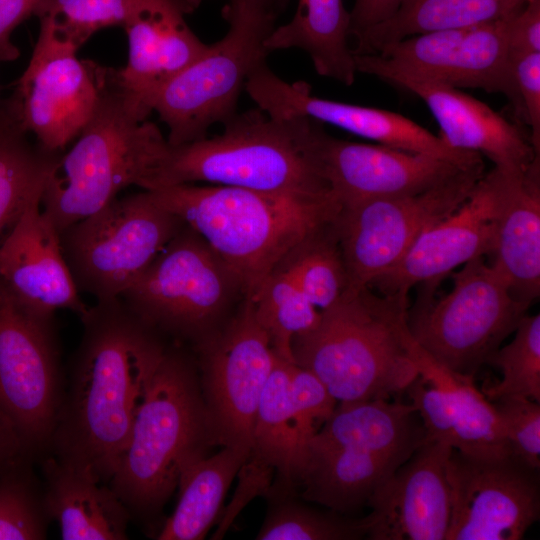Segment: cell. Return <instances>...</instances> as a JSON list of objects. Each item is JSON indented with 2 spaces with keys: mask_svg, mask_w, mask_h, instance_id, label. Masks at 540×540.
Returning <instances> with one entry per match:
<instances>
[{
  "mask_svg": "<svg viewBox=\"0 0 540 540\" xmlns=\"http://www.w3.org/2000/svg\"><path fill=\"white\" fill-rule=\"evenodd\" d=\"M227 5L246 8L277 19L289 0H225Z\"/></svg>",
  "mask_w": 540,
  "mask_h": 540,
  "instance_id": "bcb514c9",
  "label": "cell"
},
{
  "mask_svg": "<svg viewBox=\"0 0 540 540\" xmlns=\"http://www.w3.org/2000/svg\"><path fill=\"white\" fill-rule=\"evenodd\" d=\"M276 355L266 381L248 456L237 475L239 484L226 512L234 517L253 497L293 495L294 477L305 446L289 398V364Z\"/></svg>",
  "mask_w": 540,
  "mask_h": 540,
  "instance_id": "44dd1931",
  "label": "cell"
},
{
  "mask_svg": "<svg viewBox=\"0 0 540 540\" xmlns=\"http://www.w3.org/2000/svg\"><path fill=\"white\" fill-rule=\"evenodd\" d=\"M452 446L424 443L373 492L372 540H446L451 516L446 465Z\"/></svg>",
  "mask_w": 540,
  "mask_h": 540,
  "instance_id": "ac0fdd59",
  "label": "cell"
},
{
  "mask_svg": "<svg viewBox=\"0 0 540 540\" xmlns=\"http://www.w3.org/2000/svg\"><path fill=\"white\" fill-rule=\"evenodd\" d=\"M153 111L121 86L110 69L96 109L68 151H63L41 197V207L60 233L97 212L120 191L148 189L168 142Z\"/></svg>",
  "mask_w": 540,
  "mask_h": 540,
  "instance_id": "277c9868",
  "label": "cell"
},
{
  "mask_svg": "<svg viewBox=\"0 0 540 540\" xmlns=\"http://www.w3.org/2000/svg\"><path fill=\"white\" fill-rule=\"evenodd\" d=\"M195 348L215 444L249 453L262 391L276 359L251 299L245 297L230 318Z\"/></svg>",
  "mask_w": 540,
  "mask_h": 540,
  "instance_id": "4fadbf2b",
  "label": "cell"
},
{
  "mask_svg": "<svg viewBox=\"0 0 540 540\" xmlns=\"http://www.w3.org/2000/svg\"><path fill=\"white\" fill-rule=\"evenodd\" d=\"M512 72L521 105V118L530 127L529 140L540 152V52L511 56Z\"/></svg>",
  "mask_w": 540,
  "mask_h": 540,
  "instance_id": "60d3db41",
  "label": "cell"
},
{
  "mask_svg": "<svg viewBox=\"0 0 540 540\" xmlns=\"http://www.w3.org/2000/svg\"><path fill=\"white\" fill-rule=\"evenodd\" d=\"M44 499L64 540L127 539L131 514L110 486L53 455L41 458Z\"/></svg>",
  "mask_w": 540,
  "mask_h": 540,
  "instance_id": "cb8c5ba5",
  "label": "cell"
},
{
  "mask_svg": "<svg viewBox=\"0 0 540 540\" xmlns=\"http://www.w3.org/2000/svg\"><path fill=\"white\" fill-rule=\"evenodd\" d=\"M8 101L0 102V240L27 203L42 193L62 152L28 139Z\"/></svg>",
  "mask_w": 540,
  "mask_h": 540,
  "instance_id": "1f68e13d",
  "label": "cell"
},
{
  "mask_svg": "<svg viewBox=\"0 0 540 540\" xmlns=\"http://www.w3.org/2000/svg\"><path fill=\"white\" fill-rule=\"evenodd\" d=\"M53 319L0 282V412L33 460L50 451L64 388Z\"/></svg>",
  "mask_w": 540,
  "mask_h": 540,
  "instance_id": "8fae6325",
  "label": "cell"
},
{
  "mask_svg": "<svg viewBox=\"0 0 540 540\" xmlns=\"http://www.w3.org/2000/svg\"><path fill=\"white\" fill-rule=\"evenodd\" d=\"M334 221L304 237L277 265L320 311L334 305L348 287Z\"/></svg>",
  "mask_w": 540,
  "mask_h": 540,
  "instance_id": "d6a6232c",
  "label": "cell"
},
{
  "mask_svg": "<svg viewBox=\"0 0 540 540\" xmlns=\"http://www.w3.org/2000/svg\"><path fill=\"white\" fill-rule=\"evenodd\" d=\"M149 191L238 274L248 298L298 242L332 223L341 208L335 196L302 199L224 185Z\"/></svg>",
  "mask_w": 540,
  "mask_h": 540,
  "instance_id": "5b68a950",
  "label": "cell"
},
{
  "mask_svg": "<svg viewBox=\"0 0 540 540\" xmlns=\"http://www.w3.org/2000/svg\"><path fill=\"white\" fill-rule=\"evenodd\" d=\"M42 0H0V62L18 58L19 49L12 43L13 30L26 18L35 15Z\"/></svg>",
  "mask_w": 540,
  "mask_h": 540,
  "instance_id": "7bdbcfd3",
  "label": "cell"
},
{
  "mask_svg": "<svg viewBox=\"0 0 540 540\" xmlns=\"http://www.w3.org/2000/svg\"><path fill=\"white\" fill-rule=\"evenodd\" d=\"M20 455L19 440L4 416L0 412V474L4 469Z\"/></svg>",
  "mask_w": 540,
  "mask_h": 540,
  "instance_id": "f6af8a7d",
  "label": "cell"
},
{
  "mask_svg": "<svg viewBox=\"0 0 540 540\" xmlns=\"http://www.w3.org/2000/svg\"><path fill=\"white\" fill-rule=\"evenodd\" d=\"M408 295L346 290L292 341L294 363L340 402L391 399L419 375L409 350Z\"/></svg>",
  "mask_w": 540,
  "mask_h": 540,
  "instance_id": "3957f363",
  "label": "cell"
},
{
  "mask_svg": "<svg viewBox=\"0 0 540 540\" xmlns=\"http://www.w3.org/2000/svg\"><path fill=\"white\" fill-rule=\"evenodd\" d=\"M403 0H355L350 12V34L360 32L389 18Z\"/></svg>",
  "mask_w": 540,
  "mask_h": 540,
  "instance_id": "ee69618b",
  "label": "cell"
},
{
  "mask_svg": "<svg viewBox=\"0 0 540 540\" xmlns=\"http://www.w3.org/2000/svg\"><path fill=\"white\" fill-rule=\"evenodd\" d=\"M250 299L256 319L267 334L273 351L280 358L294 363L293 339L314 329L320 321L321 311L278 266Z\"/></svg>",
  "mask_w": 540,
  "mask_h": 540,
  "instance_id": "836d02e7",
  "label": "cell"
},
{
  "mask_svg": "<svg viewBox=\"0 0 540 540\" xmlns=\"http://www.w3.org/2000/svg\"><path fill=\"white\" fill-rule=\"evenodd\" d=\"M80 319L50 451L107 484L166 346L120 298L96 301Z\"/></svg>",
  "mask_w": 540,
  "mask_h": 540,
  "instance_id": "6da1fadb",
  "label": "cell"
},
{
  "mask_svg": "<svg viewBox=\"0 0 540 540\" xmlns=\"http://www.w3.org/2000/svg\"><path fill=\"white\" fill-rule=\"evenodd\" d=\"M409 350L420 376L444 395L452 430L451 446L461 452L493 456L511 453L500 417L474 385L432 359L411 336Z\"/></svg>",
  "mask_w": 540,
  "mask_h": 540,
  "instance_id": "f1b7e54d",
  "label": "cell"
},
{
  "mask_svg": "<svg viewBox=\"0 0 540 540\" xmlns=\"http://www.w3.org/2000/svg\"><path fill=\"white\" fill-rule=\"evenodd\" d=\"M159 0H42L35 15L53 34L75 48L95 32L124 27L141 11Z\"/></svg>",
  "mask_w": 540,
  "mask_h": 540,
  "instance_id": "8d00e7d4",
  "label": "cell"
},
{
  "mask_svg": "<svg viewBox=\"0 0 540 540\" xmlns=\"http://www.w3.org/2000/svg\"><path fill=\"white\" fill-rule=\"evenodd\" d=\"M77 48L40 21L31 59L9 106L25 131L51 152H63L94 113L110 67L77 57Z\"/></svg>",
  "mask_w": 540,
  "mask_h": 540,
  "instance_id": "5bb4252c",
  "label": "cell"
},
{
  "mask_svg": "<svg viewBox=\"0 0 540 540\" xmlns=\"http://www.w3.org/2000/svg\"><path fill=\"white\" fill-rule=\"evenodd\" d=\"M317 155L322 175L340 205L418 193L469 167L385 145L338 139L324 129Z\"/></svg>",
  "mask_w": 540,
  "mask_h": 540,
  "instance_id": "d6986e66",
  "label": "cell"
},
{
  "mask_svg": "<svg viewBox=\"0 0 540 540\" xmlns=\"http://www.w3.org/2000/svg\"><path fill=\"white\" fill-rule=\"evenodd\" d=\"M405 461L355 448L306 445L294 485L303 487V499L349 516L367 506L375 489Z\"/></svg>",
  "mask_w": 540,
  "mask_h": 540,
  "instance_id": "d4e9b609",
  "label": "cell"
},
{
  "mask_svg": "<svg viewBox=\"0 0 540 540\" xmlns=\"http://www.w3.org/2000/svg\"><path fill=\"white\" fill-rule=\"evenodd\" d=\"M513 454L540 469V404L527 397L504 396L492 402Z\"/></svg>",
  "mask_w": 540,
  "mask_h": 540,
  "instance_id": "ab89813d",
  "label": "cell"
},
{
  "mask_svg": "<svg viewBox=\"0 0 540 540\" xmlns=\"http://www.w3.org/2000/svg\"><path fill=\"white\" fill-rule=\"evenodd\" d=\"M527 0H403L385 21L354 36V54L376 53L404 38L504 19Z\"/></svg>",
  "mask_w": 540,
  "mask_h": 540,
  "instance_id": "f546056e",
  "label": "cell"
},
{
  "mask_svg": "<svg viewBox=\"0 0 540 540\" xmlns=\"http://www.w3.org/2000/svg\"><path fill=\"white\" fill-rule=\"evenodd\" d=\"M539 471L512 452L478 456L452 449L446 540L523 539L540 518Z\"/></svg>",
  "mask_w": 540,
  "mask_h": 540,
  "instance_id": "9a60e30c",
  "label": "cell"
},
{
  "mask_svg": "<svg viewBox=\"0 0 540 540\" xmlns=\"http://www.w3.org/2000/svg\"><path fill=\"white\" fill-rule=\"evenodd\" d=\"M489 263L529 307L540 294V159L519 176L499 218Z\"/></svg>",
  "mask_w": 540,
  "mask_h": 540,
  "instance_id": "484cf974",
  "label": "cell"
},
{
  "mask_svg": "<svg viewBox=\"0 0 540 540\" xmlns=\"http://www.w3.org/2000/svg\"><path fill=\"white\" fill-rule=\"evenodd\" d=\"M33 461L20 455L0 474V540L46 539L51 520Z\"/></svg>",
  "mask_w": 540,
  "mask_h": 540,
  "instance_id": "d590c367",
  "label": "cell"
},
{
  "mask_svg": "<svg viewBox=\"0 0 540 540\" xmlns=\"http://www.w3.org/2000/svg\"><path fill=\"white\" fill-rule=\"evenodd\" d=\"M245 297L238 274L185 225L119 298L157 333L195 345Z\"/></svg>",
  "mask_w": 540,
  "mask_h": 540,
  "instance_id": "52a82bcc",
  "label": "cell"
},
{
  "mask_svg": "<svg viewBox=\"0 0 540 540\" xmlns=\"http://www.w3.org/2000/svg\"><path fill=\"white\" fill-rule=\"evenodd\" d=\"M289 398L296 428L304 446L333 414L337 400L311 371L289 364Z\"/></svg>",
  "mask_w": 540,
  "mask_h": 540,
  "instance_id": "f35d334b",
  "label": "cell"
},
{
  "mask_svg": "<svg viewBox=\"0 0 540 540\" xmlns=\"http://www.w3.org/2000/svg\"><path fill=\"white\" fill-rule=\"evenodd\" d=\"M213 445L196 370L180 349L166 347L109 486L130 514L155 515Z\"/></svg>",
  "mask_w": 540,
  "mask_h": 540,
  "instance_id": "8992f818",
  "label": "cell"
},
{
  "mask_svg": "<svg viewBox=\"0 0 540 540\" xmlns=\"http://www.w3.org/2000/svg\"><path fill=\"white\" fill-rule=\"evenodd\" d=\"M221 134L168 147L147 190L206 182L302 199L334 196L317 155L321 123L258 107L236 113Z\"/></svg>",
  "mask_w": 540,
  "mask_h": 540,
  "instance_id": "7a4b0ae2",
  "label": "cell"
},
{
  "mask_svg": "<svg viewBox=\"0 0 540 540\" xmlns=\"http://www.w3.org/2000/svg\"><path fill=\"white\" fill-rule=\"evenodd\" d=\"M248 453L222 447L192 462L180 475L179 498L157 535L159 540H200L220 514L228 488Z\"/></svg>",
  "mask_w": 540,
  "mask_h": 540,
  "instance_id": "4dcf8cb0",
  "label": "cell"
},
{
  "mask_svg": "<svg viewBox=\"0 0 540 540\" xmlns=\"http://www.w3.org/2000/svg\"><path fill=\"white\" fill-rule=\"evenodd\" d=\"M484 174L483 161L424 191L341 205L334 229L348 287H369L393 267L418 236L452 213Z\"/></svg>",
  "mask_w": 540,
  "mask_h": 540,
  "instance_id": "7c38bea8",
  "label": "cell"
},
{
  "mask_svg": "<svg viewBox=\"0 0 540 540\" xmlns=\"http://www.w3.org/2000/svg\"><path fill=\"white\" fill-rule=\"evenodd\" d=\"M382 80L419 97L436 119L439 137L454 149L478 153L514 173L539 156L517 126L460 89L395 74Z\"/></svg>",
  "mask_w": 540,
  "mask_h": 540,
  "instance_id": "7402d4cb",
  "label": "cell"
},
{
  "mask_svg": "<svg viewBox=\"0 0 540 540\" xmlns=\"http://www.w3.org/2000/svg\"><path fill=\"white\" fill-rule=\"evenodd\" d=\"M244 90L259 109L273 117H307L380 145L430 155L461 166L483 161L480 154L450 147L439 136L401 114L318 97L312 93L309 83L285 81L267 63L251 72Z\"/></svg>",
  "mask_w": 540,
  "mask_h": 540,
  "instance_id": "e0dca14e",
  "label": "cell"
},
{
  "mask_svg": "<svg viewBox=\"0 0 540 540\" xmlns=\"http://www.w3.org/2000/svg\"><path fill=\"white\" fill-rule=\"evenodd\" d=\"M223 38L166 83L150 100L152 111L168 127L167 142L181 145L207 137L209 129L237 113L248 76L271 53L265 40L276 18L225 5Z\"/></svg>",
  "mask_w": 540,
  "mask_h": 540,
  "instance_id": "ba28073f",
  "label": "cell"
},
{
  "mask_svg": "<svg viewBox=\"0 0 540 540\" xmlns=\"http://www.w3.org/2000/svg\"><path fill=\"white\" fill-rule=\"evenodd\" d=\"M514 332L513 340L488 359L502 379L484 387L483 394L490 402L511 395L540 402V315L525 314Z\"/></svg>",
  "mask_w": 540,
  "mask_h": 540,
  "instance_id": "74e56055",
  "label": "cell"
},
{
  "mask_svg": "<svg viewBox=\"0 0 540 540\" xmlns=\"http://www.w3.org/2000/svg\"><path fill=\"white\" fill-rule=\"evenodd\" d=\"M35 195L0 240V282L23 306L46 317L60 309L79 317L81 299L64 258L59 232Z\"/></svg>",
  "mask_w": 540,
  "mask_h": 540,
  "instance_id": "ffe728a7",
  "label": "cell"
},
{
  "mask_svg": "<svg viewBox=\"0 0 540 540\" xmlns=\"http://www.w3.org/2000/svg\"><path fill=\"white\" fill-rule=\"evenodd\" d=\"M258 532V540H355L367 536L369 515L352 518L334 511L322 512L299 503L293 496L271 497Z\"/></svg>",
  "mask_w": 540,
  "mask_h": 540,
  "instance_id": "e575fe53",
  "label": "cell"
},
{
  "mask_svg": "<svg viewBox=\"0 0 540 540\" xmlns=\"http://www.w3.org/2000/svg\"><path fill=\"white\" fill-rule=\"evenodd\" d=\"M506 37L510 56L540 52V0H527L506 18Z\"/></svg>",
  "mask_w": 540,
  "mask_h": 540,
  "instance_id": "b9f144b4",
  "label": "cell"
},
{
  "mask_svg": "<svg viewBox=\"0 0 540 540\" xmlns=\"http://www.w3.org/2000/svg\"><path fill=\"white\" fill-rule=\"evenodd\" d=\"M194 10L197 9V7L200 5L201 0H186Z\"/></svg>",
  "mask_w": 540,
  "mask_h": 540,
  "instance_id": "7dc6e473",
  "label": "cell"
},
{
  "mask_svg": "<svg viewBox=\"0 0 540 540\" xmlns=\"http://www.w3.org/2000/svg\"><path fill=\"white\" fill-rule=\"evenodd\" d=\"M185 225L143 190L116 197L59 237L78 291L106 301L119 298Z\"/></svg>",
  "mask_w": 540,
  "mask_h": 540,
  "instance_id": "30bf717a",
  "label": "cell"
},
{
  "mask_svg": "<svg viewBox=\"0 0 540 540\" xmlns=\"http://www.w3.org/2000/svg\"><path fill=\"white\" fill-rule=\"evenodd\" d=\"M193 11L186 0H159L123 27L128 61L124 68L114 69L115 78L149 107L151 98L166 83L208 49L209 44L185 21V15Z\"/></svg>",
  "mask_w": 540,
  "mask_h": 540,
  "instance_id": "603a6c76",
  "label": "cell"
},
{
  "mask_svg": "<svg viewBox=\"0 0 540 540\" xmlns=\"http://www.w3.org/2000/svg\"><path fill=\"white\" fill-rule=\"evenodd\" d=\"M424 440L425 429L412 403L371 399L340 402L306 445L355 448L407 460Z\"/></svg>",
  "mask_w": 540,
  "mask_h": 540,
  "instance_id": "4316f807",
  "label": "cell"
},
{
  "mask_svg": "<svg viewBox=\"0 0 540 540\" xmlns=\"http://www.w3.org/2000/svg\"><path fill=\"white\" fill-rule=\"evenodd\" d=\"M521 173L493 167L452 213L426 228L404 256L369 287L383 294H406L432 285L478 256L490 255L499 218Z\"/></svg>",
  "mask_w": 540,
  "mask_h": 540,
  "instance_id": "2e32d148",
  "label": "cell"
},
{
  "mask_svg": "<svg viewBox=\"0 0 540 540\" xmlns=\"http://www.w3.org/2000/svg\"><path fill=\"white\" fill-rule=\"evenodd\" d=\"M452 277L451 290L440 299L420 297L408 310L407 324L415 342L432 359L474 379L528 308L514 300L485 256L466 262Z\"/></svg>",
  "mask_w": 540,
  "mask_h": 540,
  "instance_id": "9c48e42d",
  "label": "cell"
},
{
  "mask_svg": "<svg viewBox=\"0 0 540 540\" xmlns=\"http://www.w3.org/2000/svg\"><path fill=\"white\" fill-rule=\"evenodd\" d=\"M350 38V12L343 0H298L292 19L274 27L265 47L302 50L318 75L350 86L357 73Z\"/></svg>",
  "mask_w": 540,
  "mask_h": 540,
  "instance_id": "83f0119b",
  "label": "cell"
}]
</instances>
